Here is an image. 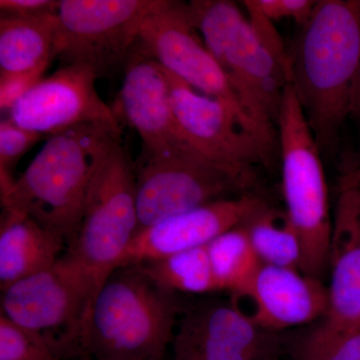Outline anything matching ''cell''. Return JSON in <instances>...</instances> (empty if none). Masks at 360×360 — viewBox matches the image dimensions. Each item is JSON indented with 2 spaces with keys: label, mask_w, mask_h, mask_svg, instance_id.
I'll return each mask as SVG.
<instances>
[{
  "label": "cell",
  "mask_w": 360,
  "mask_h": 360,
  "mask_svg": "<svg viewBox=\"0 0 360 360\" xmlns=\"http://www.w3.org/2000/svg\"><path fill=\"white\" fill-rule=\"evenodd\" d=\"M290 56L291 86L322 158L338 167L360 63V0H319Z\"/></svg>",
  "instance_id": "1"
},
{
  "label": "cell",
  "mask_w": 360,
  "mask_h": 360,
  "mask_svg": "<svg viewBox=\"0 0 360 360\" xmlns=\"http://www.w3.org/2000/svg\"><path fill=\"white\" fill-rule=\"evenodd\" d=\"M179 315L175 292L137 265L120 267L94 297L77 352L94 360H165Z\"/></svg>",
  "instance_id": "2"
},
{
  "label": "cell",
  "mask_w": 360,
  "mask_h": 360,
  "mask_svg": "<svg viewBox=\"0 0 360 360\" xmlns=\"http://www.w3.org/2000/svg\"><path fill=\"white\" fill-rule=\"evenodd\" d=\"M120 139L122 129L99 123L52 135L2 196V207L30 215L71 245L82 222L92 175Z\"/></svg>",
  "instance_id": "3"
},
{
  "label": "cell",
  "mask_w": 360,
  "mask_h": 360,
  "mask_svg": "<svg viewBox=\"0 0 360 360\" xmlns=\"http://www.w3.org/2000/svg\"><path fill=\"white\" fill-rule=\"evenodd\" d=\"M186 8L248 115L277 131L290 75L260 44L246 14L231 0H193L186 2Z\"/></svg>",
  "instance_id": "4"
},
{
  "label": "cell",
  "mask_w": 360,
  "mask_h": 360,
  "mask_svg": "<svg viewBox=\"0 0 360 360\" xmlns=\"http://www.w3.org/2000/svg\"><path fill=\"white\" fill-rule=\"evenodd\" d=\"M276 127L285 212L302 246L300 271L322 281L329 271L333 227L328 187L323 158L291 84Z\"/></svg>",
  "instance_id": "5"
},
{
  "label": "cell",
  "mask_w": 360,
  "mask_h": 360,
  "mask_svg": "<svg viewBox=\"0 0 360 360\" xmlns=\"http://www.w3.org/2000/svg\"><path fill=\"white\" fill-rule=\"evenodd\" d=\"M137 231L135 165L120 139L92 175L82 222L66 253L84 274L91 304L108 277L120 269Z\"/></svg>",
  "instance_id": "6"
},
{
  "label": "cell",
  "mask_w": 360,
  "mask_h": 360,
  "mask_svg": "<svg viewBox=\"0 0 360 360\" xmlns=\"http://www.w3.org/2000/svg\"><path fill=\"white\" fill-rule=\"evenodd\" d=\"M134 165L139 231L207 203L257 193V170L221 167L193 149L139 155Z\"/></svg>",
  "instance_id": "7"
},
{
  "label": "cell",
  "mask_w": 360,
  "mask_h": 360,
  "mask_svg": "<svg viewBox=\"0 0 360 360\" xmlns=\"http://www.w3.org/2000/svg\"><path fill=\"white\" fill-rule=\"evenodd\" d=\"M158 0H60L54 58L98 77L129 60Z\"/></svg>",
  "instance_id": "8"
},
{
  "label": "cell",
  "mask_w": 360,
  "mask_h": 360,
  "mask_svg": "<svg viewBox=\"0 0 360 360\" xmlns=\"http://www.w3.org/2000/svg\"><path fill=\"white\" fill-rule=\"evenodd\" d=\"M172 110L187 143L212 162L238 170H269L279 158L270 139L226 104L184 84L168 72Z\"/></svg>",
  "instance_id": "9"
},
{
  "label": "cell",
  "mask_w": 360,
  "mask_h": 360,
  "mask_svg": "<svg viewBox=\"0 0 360 360\" xmlns=\"http://www.w3.org/2000/svg\"><path fill=\"white\" fill-rule=\"evenodd\" d=\"M134 51L153 59L196 91L226 104L270 139H278L276 130L265 129L248 115L189 20L186 2L158 0L144 20Z\"/></svg>",
  "instance_id": "10"
},
{
  "label": "cell",
  "mask_w": 360,
  "mask_h": 360,
  "mask_svg": "<svg viewBox=\"0 0 360 360\" xmlns=\"http://www.w3.org/2000/svg\"><path fill=\"white\" fill-rule=\"evenodd\" d=\"M90 307L89 285L68 255L51 269L20 279L2 290L1 314L9 321L44 335L52 329H68L59 348L61 359L77 347Z\"/></svg>",
  "instance_id": "11"
},
{
  "label": "cell",
  "mask_w": 360,
  "mask_h": 360,
  "mask_svg": "<svg viewBox=\"0 0 360 360\" xmlns=\"http://www.w3.org/2000/svg\"><path fill=\"white\" fill-rule=\"evenodd\" d=\"M278 335L229 303H206L179 315L172 360H262L277 356Z\"/></svg>",
  "instance_id": "12"
},
{
  "label": "cell",
  "mask_w": 360,
  "mask_h": 360,
  "mask_svg": "<svg viewBox=\"0 0 360 360\" xmlns=\"http://www.w3.org/2000/svg\"><path fill=\"white\" fill-rule=\"evenodd\" d=\"M98 77L89 66L63 65L21 97L9 110L8 118L42 136L87 123L122 129L113 108L97 92Z\"/></svg>",
  "instance_id": "13"
},
{
  "label": "cell",
  "mask_w": 360,
  "mask_h": 360,
  "mask_svg": "<svg viewBox=\"0 0 360 360\" xmlns=\"http://www.w3.org/2000/svg\"><path fill=\"white\" fill-rule=\"evenodd\" d=\"M266 203L257 193L246 194L207 203L139 229L125 251L120 269L210 245L224 232L245 224Z\"/></svg>",
  "instance_id": "14"
},
{
  "label": "cell",
  "mask_w": 360,
  "mask_h": 360,
  "mask_svg": "<svg viewBox=\"0 0 360 360\" xmlns=\"http://www.w3.org/2000/svg\"><path fill=\"white\" fill-rule=\"evenodd\" d=\"M113 110L141 136L142 156L193 149L175 120L167 71L153 59L132 51Z\"/></svg>",
  "instance_id": "15"
},
{
  "label": "cell",
  "mask_w": 360,
  "mask_h": 360,
  "mask_svg": "<svg viewBox=\"0 0 360 360\" xmlns=\"http://www.w3.org/2000/svg\"><path fill=\"white\" fill-rule=\"evenodd\" d=\"M239 296L252 302L255 323L274 333L324 319L328 310V286L288 267L260 265Z\"/></svg>",
  "instance_id": "16"
},
{
  "label": "cell",
  "mask_w": 360,
  "mask_h": 360,
  "mask_svg": "<svg viewBox=\"0 0 360 360\" xmlns=\"http://www.w3.org/2000/svg\"><path fill=\"white\" fill-rule=\"evenodd\" d=\"M328 310L324 321L360 324V189L340 181L329 245Z\"/></svg>",
  "instance_id": "17"
},
{
  "label": "cell",
  "mask_w": 360,
  "mask_h": 360,
  "mask_svg": "<svg viewBox=\"0 0 360 360\" xmlns=\"http://www.w3.org/2000/svg\"><path fill=\"white\" fill-rule=\"evenodd\" d=\"M66 239L30 215L4 208L0 222L1 290L60 259Z\"/></svg>",
  "instance_id": "18"
},
{
  "label": "cell",
  "mask_w": 360,
  "mask_h": 360,
  "mask_svg": "<svg viewBox=\"0 0 360 360\" xmlns=\"http://www.w3.org/2000/svg\"><path fill=\"white\" fill-rule=\"evenodd\" d=\"M56 13L0 18V75L49 68L54 58Z\"/></svg>",
  "instance_id": "19"
},
{
  "label": "cell",
  "mask_w": 360,
  "mask_h": 360,
  "mask_svg": "<svg viewBox=\"0 0 360 360\" xmlns=\"http://www.w3.org/2000/svg\"><path fill=\"white\" fill-rule=\"evenodd\" d=\"M245 226L262 264L302 269V243L285 212L266 203L245 222Z\"/></svg>",
  "instance_id": "20"
},
{
  "label": "cell",
  "mask_w": 360,
  "mask_h": 360,
  "mask_svg": "<svg viewBox=\"0 0 360 360\" xmlns=\"http://www.w3.org/2000/svg\"><path fill=\"white\" fill-rule=\"evenodd\" d=\"M208 255L220 290L239 296L262 265L245 224L224 232L207 245Z\"/></svg>",
  "instance_id": "21"
},
{
  "label": "cell",
  "mask_w": 360,
  "mask_h": 360,
  "mask_svg": "<svg viewBox=\"0 0 360 360\" xmlns=\"http://www.w3.org/2000/svg\"><path fill=\"white\" fill-rule=\"evenodd\" d=\"M137 266L172 292L201 295L220 290L213 274L207 245Z\"/></svg>",
  "instance_id": "22"
},
{
  "label": "cell",
  "mask_w": 360,
  "mask_h": 360,
  "mask_svg": "<svg viewBox=\"0 0 360 360\" xmlns=\"http://www.w3.org/2000/svg\"><path fill=\"white\" fill-rule=\"evenodd\" d=\"M290 352L295 360H360V324L342 328L322 319Z\"/></svg>",
  "instance_id": "23"
},
{
  "label": "cell",
  "mask_w": 360,
  "mask_h": 360,
  "mask_svg": "<svg viewBox=\"0 0 360 360\" xmlns=\"http://www.w3.org/2000/svg\"><path fill=\"white\" fill-rule=\"evenodd\" d=\"M0 360H63L46 336L0 314Z\"/></svg>",
  "instance_id": "24"
},
{
  "label": "cell",
  "mask_w": 360,
  "mask_h": 360,
  "mask_svg": "<svg viewBox=\"0 0 360 360\" xmlns=\"http://www.w3.org/2000/svg\"><path fill=\"white\" fill-rule=\"evenodd\" d=\"M42 135L23 129L6 118L0 122V193L6 195L15 179L11 172Z\"/></svg>",
  "instance_id": "25"
},
{
  "label": "cell",
  "mask_w": 360,
  "mask_h": 360,
  "mask_svg": "<svg viewBox=\"0 0 360 360\" xmlns=\"http://www.w3.org/2000/svg\"><path fill=\"white\" fill-rule=\"evenodd\" d=\"M246 9V16L253 32L262 46L290 75V47L286 46L285 42L277 30L276 23L267 18L262 11L253 6L251 0L243 1Z\"/></svg>",
  "instance_id": "26"
},
{
  "label": "cell",
  "mask_w": 360,
  "mask_h": 360,
  "mask_svg": "<svg viewBox=\"0 0 360 360\" xmlns=\"http://www.w3.org/2000/svg\"><path fill=\"white\" fill-rule=\"evenodd\" d=\"M352 125L354 141L341 155L338 167L340 177L347 176L360 170V63L355 75L350 94L347 124Z\"/></svg>",
  "instance_id": "27"
},
{
  "label": "cell",
  "mask_w": 360,
  "mask_h": 360,
  "mask_svg": "<svg viewBox=\"0 0 360 360\" xmlns=\"http://www.w3.org/2000/svg\"><path fill=\"white\" fill-rule=\"evenodd\" d=\"M258 11L276 21L290 20L302 26L311 18L317 1L315 0H251Z\"/></svg>",
  "instance_id": "28"
},
{
  "label": "cell",
  "mask_w": 360,
  "mask_h": 360,
  "mask_svg": "<svg viewBox=\"0 0 360 360\" xmlns=\"http://www.w3.org/2000/svg\"><path fill=\"white\" fill-rule=\"evenodd\" d=\"M49 68L25 71V72L0 75V108L11 110L21 97L25 96L40 80Z\"/></svg>",
  "instance_id": "29"
},
{
  "label": "cell",
  "mask_w": 360,
  "mask_h": 360,
  "mask_svg": "<svg viewBox=\"0 0 360 360\" xmlns=\"http://www.w3.org/2000/svg\"><path fill=\"white\" fill-rule=\"evenodd\" d=\"M54 0H0L1 16H39L58 13Z\"/></svg>",
  "instance_id": "30"
},
{
  "label": "cell",
  "mask_w": 360,
  "mask_h": 360,
  "mask_svg": "<svg viewBox=\"0 0 360 360\" xmlns=\"http://www.w3.org/2000/svg\"><path fill=\"white\" fill-rule=\"evenodd\" d=\"M340 181L350 182V184H355L360 189V170L354 172V174L347 175V176L340 177Z\"/></svg>",
  "instance_id": "31"
},
{
  "label": "cell",
  "mask_w": 360,
  "mask_h": 360,
  "mask_svg": "<svg viewBox=\"0 0 360 360\" xmlns=\"http://www.w3.org/2000/svg\"><path fill=\"white\" fill-rule=\"evenodd\" d=\"M262 360H278L277 356L267 357V359H262Z\"/></svg>",
  "instance_id": "32"
}]
</instances>
